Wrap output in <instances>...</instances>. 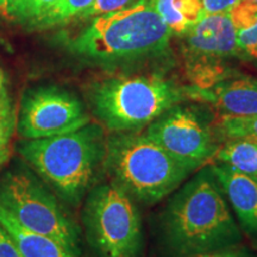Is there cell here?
<instances>
[{
    "instance_id": "obj_4",
    "label": "cell",
    "mask_w": 257,
    "mask_h": 257,
    "mask_svg": "<svg viewBox=\"0 0 257 257\" xmlns=\"http://www.w3.org/2000/svg\"><path fill=\"white\" fill-rule=\"evenodd\" d=\"M186 86L161 73L115 75L91 89L94 114L111 133H137L187 100Z\"/></svg>"
},
{
    "instance_id": "obj_22",
    "label": "cell",
    "mask_w": 257,
    "mask_h": 257,
    "mask_svg": "<svg viewBox=\"0 0 257 257\" xmlns=\"http://www.w3.org/2000/svg\"><path fill=\"white\" fill-rule=\"evenodd\" d=\"M136 2L137 0H94L93 4L85 10L79 18H93L96 16L110 14L127 8Z\"/></svg>"
},
{
    "instance_id": "obj_20",
    "label": "cell",
    "mask_w": 257,
    "mask_h": 257,
    "mask_svg": "<svg viewBox=\"0 0 257 257\" xmlns=\"http://www.w3.org/2000/svg\"><path fill=\"white\" fill-rule=\"evenodd\" d=\"M237 31L253 27L257 22V4L252 0H238L227 11Z\"/></svg>"
},
{
    "instance_id": "obj_23",
    "label": "cell",
    "mask_w": 257,
    "mask_h": 257,
    "mask_svg": "<svg viewBox=\"0 0 257 257\" xmlns=\"http://www.w3.org/2000/svg\"><path fill=\"white\" fill-rule=\"evenodd\" d=\"M0 257H22L14 238L2 224H0Z\"/></svg>"
},
{
    "instance_id": "obj_14",
    "label": "cell",
    "mask_w": 257,
    "mask_h": 257,
    "mask_svg": "<svg viewBox=\"0 0 257 257\" xmlns=\"http://www.w3.org/2000/svg\"><path fill=\"white\" fill-rule=\"evenodd\" d=\"M173 35L184 36L206 16L201 0H150Z\"/></svg>"
},
{
    "instance_id": "obj_28",
    "label": "cell",
    "mask_w": 257,
    "mask_h": 257,
    "mask_svg": "<svg viewBox=\"0 0 257 257\" xmlns=\"http://www.w3.org/2000/svg\"><path fill=\"white\" fill-rule=\"evenodd\" d=\"M252 2H255V3H256V4H257V0H252Z\"/></svg>"
},
{
    "instance_id": "obj_1",
    "label": "cell",
    "mask_w": 257,
    "mask_h": 257,
    "mask_svg": "<svg viewBox=\"0 0 257 257\" xmlns=\"http://www.w3.org/2000/svg\"><path fill=\"white\" fill-rule=\"evenodd\" d=\"M163 240L175 256L188 257L237 246L242 232L211 166L176 189L161 219Z\"/></svg>"
},
{
    "instance_id": "obj_5",
    "label": "cell",
    "mask_w": 257,
    "mask_h": 257,
    "mask_svg": "<svg viewBox=\"0 0 257 257\" xmlns=\"http://www.w3.org/2000/svg\"><path fill=\"white\" fill-rule=\"evenodd\" d=\"M104 166L113 184L144 204L162 200L192 173L140 131L106 138Z\"/></svg>"
},
{
    "instance_id": "obj_9",
    "label": "cell",
    "mask_w": 257,
    "mask_h": 257,
    "mask_svg": "<svg viewBox=\"0 0 257 257\" xmlns=\"http://www.w3.org/2000/svg\"><path fill=\"white\" fill-rule=\"evenodd\" d=\"M144 134L192 173L210 162L219 148L201 114L181 104L148 125Z\"/></svg>"
},
{
    "instance_id": "obj_21",
    "label": "cell",
    "mask_w": 257,
    "mask_h": 257,
    "mask_svg": "<svg viewBox=\"0 0 257 257\" xmlns=\"http://www.w3.org/2000/svg\"><path fill=\"white\" fill-rule=\"evenodd\" d=\"M237 47L240 60L257 67V22L251 28L237 31Z\"/></svg>"
},
{
    "instance_id": "obj_6",
    "label": "cell",
    "mask_w": 257,
    "mask_h": 257,
    "mask_svg": "<svg viewBox=\"0 0 257 257\" xmlns=\"http://www.w3.org/2000/svg\"><path fill=\"white\" fill-rule=\"evenodd\" d=\"M83 223L92 246L101 257H138L142 224L135 200L113 182L89 193Z\"/></svg>"
},
{
    "instance_id": "obj_12",
    "label": "cell",
    "mask_w": 257,
    "mask_h": 257,
    "mask_svg": "<svg viewBox=\"0 0 257 257\" xmlns=\"http://www.w3.org/2000/svg\"><path fill=\"white\" fill-rule=\"evenodd\" d=\"M211 168L243 229L257 237V178L223 163L212 165Z\"/></svg>"
},
{
    "instance_id": "obj_17",
    "label": "cell",
    "mask_w": 257,
    "mask_h": 257,
    "mask_svg": "<svg viewBox=\"0 0 257 257\" xmlns=\"http://www.w3.org/2000/svg\"><path fill=\"white\" fill-rule=\"evenodd\" d=\"M17 130V112L8 93H0V168L8 162L11 143Z\"/></svg>"
},
{
    "instance_id": "obj_10",
    "label": "cell",
    "mask_w": 257,
    "mask_h": 257,
    "mask_svg": "<svg viewBox=\"0 0 257 257\" xmlns=\"http://www.w3.org/2000/svg\"><path fill=\"white\" fill-rule=\"evenodd\" d=\"M91 121L85 106L73 93L55 86L29 91L17 117V131L24 140L60 136Z\"/></svg>"
},
{
    "instance_id": "obj_27",
    "label": "cell",
    "mask_w": 257,
    "mask_h": 257,
    "mask_svg": "<svg viewBox=\"0 0 257 257\" xmlns=\"http://www.w3.org/2000/svg\"><path fill=\"white\" fill-rule=\"evenodd\" d=\"M4 75H3L2 68H0V93L4 91Z\"/></svg>"
},
{
    "instance_id": "obj_2",
    "label": "cell",
    "mask_w": 257,
    "mask_h": 257,
    "mask_svg": "<svg viewBox=\"0 0 257 257\" xmlns=\"http://www.w3.org/2000/svg\"><path fill=\"white\" fill-rule=\"evenodd\" d=\"M173 34L150 0L93 17L70 42L78 56L106 66H127L166 57Z\"/></svg>"
},
{
    "instance_id": "obj_13",
    "label": "cell",
    "mask_w": 257,
    "mask_h": 257,
    "mask_svg": "<svg viewBox=\"0 0 257 257\" xmlns=\"http://www.w3.org/2000/svg\"><path fill=\"white\" fill-rule=\"evenodd\" d=\"M0 224L11 234L22 257H79L55 239L24 229L2 206Z\"/></svg>"
},
{
    "instance_id": "obj_11",
    "label": "cell",
    "mask_w": 257,
    "mask_h": 257,
    "mask_svg": "<svg viewBox=\"0 0 257 257\" xmlns=\"http://www.w3.org/2000/svg\"><path fill=\"white\" fill-rule=\"evenodd\" d=\"M185 89L187 99L211 105L220 115H257V78L236 74L208 88L186 86Z\"/></svg>"
},
{
    "instance_id": "obj_18",
    "label": "cell",
    "mask_w": 257,
    "mask_h": 257,
    "mask_svg": "<svg viewBox=\"0 0 257 257\" xmlns=\"http://www.w3.org/2000/svg\"><path fill=\"white\" fill-rule=\"evenodd\" d=\"M214 131L218 137L226 140L248 138L257 141V115L249 117H230L220 115L214 125Z\"/></svg>"
},
{
    "instance_id": "obj_3",
    "label": "cell",
    "mask_w": 257,
    "mask_h": 257,
    "mask_svg": "<svg viewBox=\"0 0 257 257\" xmlns=\"http://www.w3.org/2000/svg\"><path fill=\"white\" fill-rule=\"evenodd\" d=\"M18 150L63 200L76 205L104 165L106 137L100 125L89 121L60 136L24 140Z\"/></svg>"
},
{
    "instance_id": "obj_16",
    "label": "cell",
    "mask_w": 257,
    "mask_h": 257,
    "mask_svg": "<svg viewBox=\"0 0 257 257\" xmlns=\"http://www.w3.org/2000/svg\"><path fill=\"white\" fill-rule=\"evenodd\" d=\"M94 0H59L43 16H41L32 25L40 29L57 27L68 23L72 19L79 18L85 10L93 4Z\"/></svg>"
},
{
    "instance_id": "obj_7",
    "label": "cell",
    "mask_w": 257,
    "mask_h": 257,
    "mask_svg": "<svg viewBox=\"0 0 257 257\" xmlns=\"http://www.w3.org/2000/svg\"><path fill=\"white\" fill-rule=\"evenodd\" d=\"M0 206L35 233L50 237L79 253V231L59 202L38 180L23 169L10 170L0 180Z\"/></svg>"
},
{
    "instance_id": "obj_26",
    "label": "cell",
    "mask_w": 257,
    "mask_h": 257,
    "mask_svg": "<svg viewBox=\"0 0 257 257\" xmlns=\"http://www.w3.org/2000/svg\"><path fill=\"white\" fill-rule=\"evenodd\" d=\"M12 2H14V0H0V12H2V14H5L6 9H8V6L11 4Z\"/></svg>"
},
{
    "instance_id": "obj_19",
    "label": "cell",
    "mask_w": 257,
    "mask_h": 257,
    "mask_svg": "<svg viewBox=\"0 0 257 257\" xmlns=\"http://www.w3.org/2000/svg\"><path fill=\"white\" fill-rule=\"evenodd\" d=\"M57 2L59 0H14L4 15L32 24Z\"/></svg>"
},
{
    "instance_id": "obj_8",
    "label": "cell",
    "mask_w": 257,
    "mask_h": 257,
    "mask_svg": "<svg viewBox=\"0 0 257 257\" xmlns=\"http://www.w3.org/2000/svg\"><path fill=\"white\" fill-rule=\"evenodd\" d=\"M181 38L191 86L208 88L238 74L231 67L233 60H240L237 30L227 12L205 16Z\"/></svg>"
},
{
    "instance_id": "obj_24",
    "label": "cell",
    "mask_w": 257,
    "mask_h": 257,
    "mask_svg": "<svg viewBox=\"0 0 257 257\" xmlns=\"http://www.w3.org/2000/svg\"><path fill=\"white\" fill-rule=\"evenodd\" d=\"M188 257H256V256L250 252L249 250L232 246V248H226L221 250H216V251L198 253V255H193Z\"/></svg>"
},
{
    "instance_id": "obj_25",
    "label": "cell",
    "mask_w": 257,
    "mask_h": 257,
    "mask_svg": "<svg viewBox=\"0 0 257 257\" xmlns=\"http://www.w3.org/2000/svg\"><path fill=\"white\" fill-rule=\"evenodd\" d=\"M237 2L238 0H201L206 16L227 12Z\"/></svg>"
},
{
    "instance_id": "obj_15",
    "label": "cell",
    "mask_w": 257,
    "mask_h": 257,
    "mask_svg": "<svg viewBox=\"0 0 257 257\" xmlns=\"http://www.w3.org/2000/svg\"><path fill=\"white\" fill-rule=\"evenodd\" d=\"M214 159L217 163L257 178V141L248 138L226 140L218 148Z\"/></svg>"
}]
</instances>
